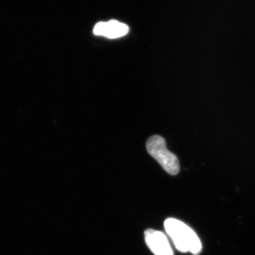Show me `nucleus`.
Masks as SVG:
<instances>
[{
	"label": "nucleus",
	"instance_id": "nucleus-1",
	"mask_svg": "<svg viewBox=\"0 0 255 255\" xmlns=\"http://www.w3.org/2000/svg\"><path fill=\"white\" fill-rule=\"evenodd\" d=\"M164 228L174 246L182 253L190 252L194 255L200 253L202 246L197 235L185 223L175 219H168L164 221Z\"/></svg>",
	"mask_w": 255,
	"mask_h": 255
},
{
	"label": "nucleus",
	"instance_id": "nucleus-2",
	"mask_svg": "<svg viewBox=\"0 0 255 255\" xmlns=\"http://www.w3.org/2000/svg\"><path fill=\"white\" fill-rule=\"evenodd\" d=\"M147 152L155 158L162 168L171 175L179 173V162L177 156L167 150L166 142L160 135H153L146 142Z\"/></svg>",
	"mask_w": 255,
	"mask_h": 255
},
{
	"label": "nucleus",
	"instance_id": "nucleus-3",
	"mask_svg": "<svg viewBox=\"0 0 255 255\" xmlns=\"http://www.w3.org/2000/svg\"><path fill=\"white\" fill-rule=\"evenodd\" d=\"M145 240L147 246L155 255H173L168 240L160 231L146 230Z\"/></svg>",
	"mask_w": 255,
	"mask_h": 255
},
{
	"label": "nucleus",
	"instance_id": "nucleus-4",
	"mask_svg": "<svg viewBox=\"0 0 255 255\" xmlns=\"http://www.w3.org/2000/svg\"><path fill=\"white\" fill-rule=\"evenodd\" d=\"M94 33L97 36H103L109 38H118L127 35L128 26L125 23L112 20L108 22H100L95 25Z\"/></svg>",
	"mask_w": 255,
	"mask_h": 255
}]
</instances>
